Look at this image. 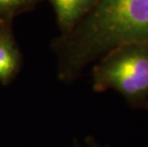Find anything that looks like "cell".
Returning a JSON list of instances; mask_svg holds the SVG:
<instances>
[{
    "label": "cell",
    "instance_id": "1",
    "mask_svg": "<svg viewBox=\"0 0 148 147\" xmlns=\"http://www.w3.org/2000/svg\"><path fill=\"white\" fill-rule=\"evenodd\" d=\"M129 43H148V0H99L70 33L53 41L59 79H77L91 62Z\"/></svg>",
    "mask_w": 148,
    "mask_h": 147
},
{
    "label": "cell",
    "instance_id": "2",
    "mask_svg": "<svg viewBox=\"0 0 148 147\" xmlns=\"http://www.w3.org/2000/svg\"><path fill=\"white\" fill-rule=\"evenodd\" d=\"M99 60L92 72L96 92L115 90L132 107H148V43L119 46Z\"/></svg>",
    "mask_w": 148,
    "mask_h": 147
},
{
    "label": "cell",
    "instance_id": "3",
    "mask_svg": "<svg viewBox=\"0 0 148 147\" xmlns=\"http://www.w3.org/2000/svg\"><path fill=\"white\" fill-rule=\"evenodd\" d=\"M12 26L14 19L0 20V83L2 85H9L22 66V55Z\"/></svg>",
    "mask_w": 148,
    "mask_h": 147
},
{
    "label": "cell",
    "instance_id": "4",
    "mask_svg": "<svg viewBox=\"0 0 148 147\" xmlns=\"http://www.w3.org/2000/svg\"><path fill=\"white\" fill-rule=\"evenodd\" d=\"M56 14L59 36H65L91 12L99 0H48Z\"/></svg>",
    "mask_w": 148,
    "mask_h": 147
},
{
    "label": "cell",
    "instance_id": "5",
    "mask_svg": "<svg viewBox=\"0 0 148 147\" xmlns=\"http://www.w3.org/2000/svg\"><path fill=\"white\" fill-rule=\"evenodd\" d=\"M43 0H0V20L14 19L34 9Z\"/></svg>",
    "mask_w": 148,
    "mask_h": 147
},
{
    "label": "cell",
    "instance_id": "6",
    "mask_svg": "<svg viewBox=\"0 0 148 147\" xmlns=\"http://www.w3.org/2000/svg\"><path fill=\"white\" fill-rule=\"evenodd\" d=\"M90 147H101V146H97V145H93V146H90Z\"/></svg>",
    "mask_w": 148,
    "mask_h": 147
}]
</instances>
